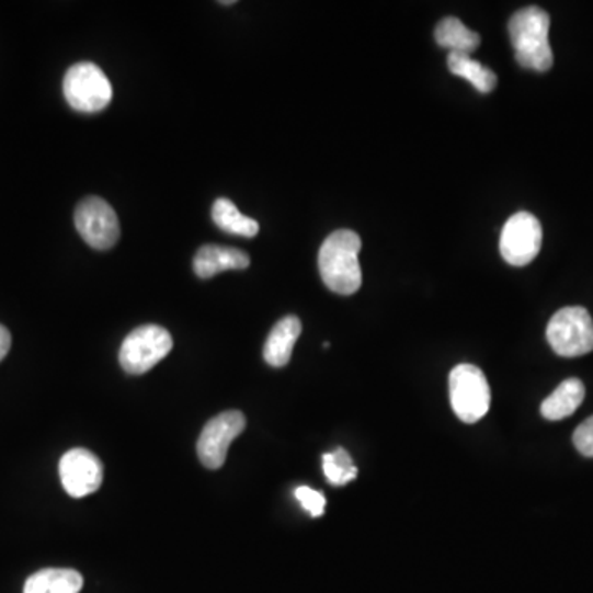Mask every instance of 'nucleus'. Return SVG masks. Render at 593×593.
<instances>
[{
    "instance_id": "nucleus-16",
    "label": "nucleus",
    "mask_w": 593,
    "mask_h": 593,
    "mask_svg": "<svg viewBox=\"0 0 593 593\" xmlns=\"http://www.w3.org/2000/svg\"><path fill=\"white\" fill-rule=\"evenodd\" d=\"M447 67L455 77L470 81L471 87L480 93H491L497 88V75L490 68L481 65L480 61L474 60L471 55L448 54Z\"/></svg>"
},
{
    "instance_id": "nucleus-14",
    "label": "nucleus",
    "mask_w": 593,
    "mask_h": 593,
    "mask_svg": "<svg viewBox=\"0 0 593 593\" xmlns=\"http://www.w3.org/2000/svg\"><path fill=\"white\" fill-rule=\"evenodd\" d=\"M83 575L73 569H44L28 577L24 593H80Z\"/></svg>"
},
{
    "instance_id": "nucleus-6",
    "label": "nucleus",
    "mask_w": 593,
    "mask_h": 593,
    "mask_svg": "<svg viewBox=\"0 0 593 593\" xmlns=\"http://www.w3.org/2000/svg\"><path fill=\"white\" fill-rule=\"evenodd\" d=\"M172 349V335L163 327H139L126 337L121 346V366L129 375H144L162 362Z\"/></svg>"
},
{
    "instance_id": "nucleus-11",
    "label": "nucleus",
    "mask_w": 593,
    "mask_h": 593,
    "mask_svg": "<svg viewBox=\"0 0 593 593\" xmlns=\"http://www.w3.org/2000/svg\"><path fill=\"white\" fill-rule=\"evenodd\" d=\"M251 264V258L241 249L206 244L193 259V269L199 278L215 277L219 272L242 271Z\"/></svg>"
},
{
    "instance_id": "nucleus-4",
    "label": "nucleus",
    "mask_w": 593,
    "mask_h": 593,
    "mask_svg": "<svg viewBox=\"0 0 593 593\" xmlns=\"http://www.w3.org/2000/svg\"><path fill=\"white\" fill-rule=\"evenodd\" d=\"M64 94L78 113H100L113 100V87L100 67L83 61L73 65L65 75Z\"/></svg>"
},
{
    "instance_id": "nucleus-19",
    "label": "nucleus",
    "mask_w": 593,
    "mask_h": 593,
    "mask_svg": "<svg viewBox=\"0 0 593 593\" xmlns=\"http://www.w3.org/2000/svg\"><path fill=\"white\" fill-rule=\"evenodd\" d=\"M295 498L310 516L320 517L326 513L327 500L320 491L312 490L310 487H299L295 490Z\"/></svg>"
},
{
    "instance_id": "nucleus-5",
    "label": "nucleus",
    "mask_w": 593,
    "mask_h": 593,
    "mask_svg": "<svg viewBox=\"0 0 593 593\" xmlns=\"http://www.w3.org/2000/svg\"><path fill=\"white\" fill-rule=\"evenodd\" d=\"M554 353L577 358L593 350V320L583 307H566L554 313L546 330Z\"/></svg>"
},
{
    "instance_id": "nucleus-21",
    "label": "nucleus",
    "mask_w": 593,
    "mask_h": 593,
    "mask_svg": "<svg viewBox=\"0 0 593 593\" xmlns=\"http://www.w3.org/2000/svg\"><path fill=\"white\" fill-rule=\"evenodd\" d=\"M12 346V337L11 332L5 329L4 326H0V362L8 356V353L11 352Z\"/></svg>"
},
{
    "instance_id": "nucleus-3",
    "label": "nucleus",
    "mask_w": 593,
    "mask_h": 593,
    "mask_svg": "<svg viewBox=\"0 0 593 593\" xmlns=\"http://www.w3.org/2000/svg\"><path fill=\"white\" fill-rule=\"evenodd\" d=\"M451 402L457 418L465 424L481 421L490 411L491 391L487 376L474 365H458L448 378Z\"/></svg>"
},
{
    "instance_id": "nucleus-20",
    "label": "nucleus",
    "mask_w": 593,
    "mask_h": 593,
    "mask_svg": "<svg viewBox=\"0 0 593 593\" xmlns=\"http://www.w3.org/2000/svg\"><path fill=\"white\" fill-rule=\"evenodd\" d=\"M573 445L583 457L593 458V415L575 429Z\"/></svg>"
},
{
    "instance_id": "nucleus-15",
    "label": "nucleus",
    "mask_w": 593,
    "mask_h": 593,
    "mask_svg": "<svg viewBox=\"0 0 593 593\" xmlns=\"http://www.w3.org/2000/svg\"><path fill=\"white\" fill-rule=\"evenodd\" d=\"M435 41L442 48L451 50V54L471 55L480 47L481 38L458 19L447 18L435 28Z\"/></svg>"
},
{
    "instance_id": "nucleus-12",
    "label": "nucleus",
    "mask_w": 593,
    "mask_h": 593,
    "mask_svg": "<svg viewBox=\"0 0 593 593\" xmlns=\"http://www.w3.org/2000/svg\"><path fill=\"white\" fill-rule=\"evenodd\" d=\"M303 333V322L299 317L288 316L278 320L269 333L264 345V360L274 368H282L292 358L295 343Z\"/></svg>"
},
{
    "instance_id": "nucleus-10",
    "label": "nucleus",
    "mask_w": 593,
    "mask_h": 593,
    "mask_svg": "<svg viewBox=\"0 0 593 593\" xmlns=\"http://www.w3.org/2000/svg\"><path fill=\"white\" fill-rule=\"evenodd\" d=\"M103 477V464L87 448H73L61 457V484L71 498H84L100 490Z\"/></svg>"
},
{
    "instance_id": "nucleus-18",
    "label": "nucleus",
    "mask_w": 593,
    "mask_h": 593,
    "mask_svg": "<svg viewBox=\"0 0 593 593\" xmlns=\"http://www.w3.org/2000/svg\"><path fill=\"white\" fill-rule=\"evenodd\" d=\"M323 474L333 487H345L358 477V468L353 464L352 455L339 447L332 454L323 455Z\"/></svg>"
},
{
    "instance_id": "nucleus-7",
    "label": "nucleus",
    "mask_w": 593,
    "mask_h": 593,
    "mask_svg": "<svg viewBox=\"0 0 593 593\" xmlns=\"http://www.w3.org/2000/svg\"><path fill=\"white\" fill-rule=\"evenodd\" d=\"M543 248V226L536 216L520 212L508 219L500 238V252L508 264L524 267Z\"/></svg>"
},
{
    "instance_id": "nucleus-2",
    "label": "nucleus",
    "mask_w": 593,
    "mask_h": 593,
    "mask_svg": "<svg viewBox=\"0 0 593 593\" xmlns=\"http://www.w3.org/2000/svg\"><path fill=\"white\" fill-rule=\"evenodd\" d=\"M550 18L540 8H524L510 21V38L517 64L526 70L549 71L554 55L549 44Z\"/></svg>"
},
{
    "instance_id": "nucleus-13",
    "label": "nucleus",
    "mask_w": 593,
    "mask_h": 593,
    "mask_svg": "<svg viewBox=\"0 0 593 593\" xmlns=\"http://www.w3.org/2000/svg\"><path fill=\"white\" fill-rule=\"evenodd\" d=\"M585 399V386L580 379L569 378L557 386L556 391L544 399L540 404V414L547 421H562L572 415Z\"/></svg>"
},
{
    "instance_id": "nucleus-8",
    "label": "nucleus",
    "mask_w": 593,
    "mask_h": 593,
    "mask_svg": "<svg viewBox=\"0 0 593 593\" xmlns=\"http://www.w3.org/2000/svg\"><path fill=\"white\" fill-rule=\"evenodd\" d=\"M75 226L87 244L100 251L113 248L121 236L116 212L100 196H88L77 206Z\"/></svg>"
},
{
    "instance_id": "nucleus-1",
    "label": "nucleus",
    "mask_w": 593,
    "mask_h": 593,
    "mask_svg": "<svg viewBox=\"0 0 593 593\" xmlns=\"http://www.w3.org/2000/svg\"><path fill=\"white\" fill-rule=\"evenodd\" d=\"M362 238L350 229H339L323 241L319 252V269L323 284L340 295H353L363 282L360 265Z\"/></svg>"
},
{
    "instance_id": "nucleus-9",
    "label": "nucleus",
    "mask_w": 593,
    "mask_h": 593,
    "mask_svg": "<svg viewBox=\"0 0 593 593\" xmlns=\"http://www.w3.org/2000/svg\"><path fill=\"white\" fill-rule=\"evenodd\" d=\"M246 427V418L242 412L228 411L213 418L203 427L196 451L199 461L209 470H218L225 465L229 445L242 434Z\"/></svg>"
},
{
    "instance_id": "nucleus-17",
    "label": "nucleus",
    "mask_w": 593,
    "mask_h": 593,
    "mask_svg": "<svg viewBox=\"0 0 593 593\" xmlns=\"http://www.w3.org/2000/svg\"><path fill=\"white\" fill-rule=\"evenodd\" d=\"M213 221L223 231L231 235L244 236V238H254L259 232V223L249 216L242 215L231 199H216L212 209Z\"/></svg>"
}]
</instances>
